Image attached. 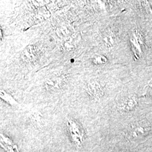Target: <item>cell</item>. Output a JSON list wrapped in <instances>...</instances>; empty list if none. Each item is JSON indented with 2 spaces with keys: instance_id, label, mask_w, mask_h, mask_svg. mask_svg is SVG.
<instances>
[{
  "instance_id": "9",
  "label": "cell",
  "mask_w": 152,
  "mask_h": 152,
  "mask_svg": "<svg viewBox=\"0 0 152 152\" xmlns=\"http://www.w3.org/2000/svg\"><path fill=\"white\" fill-rule=\"evenodd\" d=\"M81 39V36L79 34H73L70 37L65 39L63 44V49L67 51H72L75 49L79 44Z\"/></svg>"
},
{
  "instance_id": "13",
  "label": "cell",
  "mask_w": 152,
  "mask_h": 152,
  "mask_svg": "<svg viewBox=\"0 0 152 152\" xmlns=\"http://www.w3.org/2000/svg\"><path fill=\"white\" fill-rule=\"evenodd\" d=\"M143 7L145 9V10L147 11H152V3H150L149 2L144 1L142 2Z\"/></svg>"
},
{
  "instance_id": "7",
  "label": "cell",
  "mask_w": 152,
  "mask_h": 152,
  "mask_svg": "<svg viewBox=\"0 0 152 152\" xmlns=\"http://www.w3.org/2000/svg\"><path fill=\"white\" fill-rule=\"evenodd\" d=\"M87 94L95 99L101 98L104 95V89L102 85L97 81L88 82L86 86Z\"/></svg>"
},
{
  "instance_id": "15",
  "label": "cell",
  "mask_w": 152,
  "mask_h": 152,
  "mask_svg": "<svg viewBox=\"0 0 152 152\" xmlns=\"http://www.w3.org/2000/svg\"><path fill=\"white\" fill-rule=\"evenodd\" d=\"M145 152H152V148H149Z\"/></svg>"
},
{
  "instance_id": "14",
  "label": "cell",
  "mask_w": 152,
  "mask_h": 152,
  "mask_svg": "<svg viewBox=\"0 0 152 152\" xmlns=\"http://www.w3.org/2000/svg\"><path fill=\"white\" fill-rule=\"evenodd\" d=\"M0 38H1V40H2V29H1V30H0Z\"/></svg>"
},
{
  "instance_id": "16",
  "label": "cell",
  "mask_w": 152,
  "mask_h": 152,
  "mask_svg": "<svg viewBox=\"0 0 152 152\" xmlns=\"http://www.w3.org/2000/svg\"><path fill=\"white\" fill-rule=\"evenodd\" d=\"M149 87H150V89H151L152 93V82L149 84Z\"/></svg>"
},
{
  "instance_id": "6",
  "label": "cell",
  "mask_w": 152,
  "mask_h": 152,
  "mask_svg": "<svg viewBox=\"0 0 152 152\" xmlns=\"http://www.w3.org/2000/svg\"><path fill=\"white\" fill-rule=\"evenodd\" d=\"M65 82V76L58 75L49 78L45 83V86L47 90H57L62 87Z\"/></svg>"
},
{
  "instance_id": "10",
  "label": "cell",
  "mask_w": 152,
  "mask_h": 152,
  "mask_svg": "<svg viewBox=\"0 0 152 152\" xmlns=\"http://www.w3.org/2000/svg\"><path fill=\"white\" fill-rule=\"evenodd\" d=\"M102 42L107 49H110L114 47L116 42V38L114 33L111 31L105 33L103 36Z\"/></svg>"
},
{
  "instance_id": "1",
  "label": "cell",
  "mask_w": 152,
  "mask_h": 152,
  "mask_svg": "<svg viewBox=\"0 0 152 152\" xmlns=\"http://www.w3.org/2000/svg\"><path fill=\"white\" fill-rule=\"evenodd\" d=\"M152 130V126L147 122H139L132 125L127 132L129 138L133 141H139L147 137Z\"/></svg>"
},
{
  "instance_id": "5",
  "label": "cell",
  "mask_w": 152,
  "mask_h": 152,
  "mask_svg": "<svg viewBox=\"0 0 152 152\" xmlns=\"http://www.w3.org/2000/svg\"><path fill=\"white\" fill-rule=\"evenodd\" d=\"M138 104V99L134 95H129L120 100L118 107L124 112H130L136 108Z\"/></svg>"
},
{
  "instance_id": "8",
  "label": "cell",
  "mask_w": 152,
  "mask_h": 152,
  "mask_svg": "<svg viewBox=\"0 0 152 152\" xmlns=\"http://www.w3.org/2000/svg\"><path fill=\"white\" fill-rule=\"evenodd\" d=\"M75 28L68 23L61 24L56 28V33L58 37L63 39H67L74 34Z\"/></svg>"
},
{
  "instance_id": "2",
  "label": "cell",
  "mask_w": 152,
  "mask_h": 152,
  "mask_svg": "<svg viewBox=\"0 0 152 152\" xmlns=\"http://www.w3.org/2000/svg\"><path fill=\"white\" fill-rule=\"evenodd\" d=\"M67 127L73 141L78 145L81 144L83 131L80 124L75 120L71 118L68 120Z\"/></svg>"
},
{
  "instance_id": "4",
  "label": "cell",
  "mask_w": 152,
  "mask_h": 152,
  "mask_svg": "<svg viewBox=\"0 0 152 152\" xmlns=\"http://www.w3.org/2000/svg\"><path fill=\"white\" fill-rule=\"evenodd\" d=\"M130 42L134 54L138 58L142 53V46L144 43L141 33L137 31L133 32L131 36Z\"/></svg>"
},
{
  "instance_id": "12",
  "label": "cell",
  "mask_w": 152,
  "mask_h": 152,
  "mask_svg": "<svg viewBox=\"0 0 152 152\" xmlns=\"http://www.w3.org/2000/svg\"><path fill=\"white\" fill-rule=\"evenodd\" d=\"M1 96L2 99L6 100L7 102H9L11 104H12L14 102H15V101L14 100L12 96L9 95L8 94H6L3 90H1Z\"/></svg>"
},
{
  "instance_id": "3",
  "label": "cell",
  "mask_w": 152,
  "mask_h": 152,
  "mask_svg": "<svg viewBox=\"0 0 152 152\" xmlns=\"http://www.w3.org/2000/svg\"><path fill=\"white\" fill-rule=\"evenodd\" d=\"M39 56L38 49L36 46L30 45L23 51L21 58L24 61L28 63H33L38 60Z\"/></svg>"
},
{
  "instance_id": "11",
  "label": "cell",
  "mask_w": 152,
  "mask_h": 152,
  "mask_svg": "<svg viewBox=\"0 0 152 152\" xmlns=\"http://www.w3.org/2000/svg\"><path fill=\"white\" fill-rule=\"evenodd\" d=\"M107 61L108 59L103 55H96L92 58L93 63L96 65H103L107 63Z\"/></svg>"
}]
</instances>
